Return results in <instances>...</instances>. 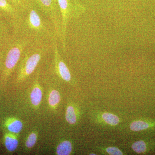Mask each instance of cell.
Returning a JSON list of instances; mask_svg holds the SVG:
<instances>
[{
    "mask_svg": "<svg viewBox=\"0 0 155 155\" xmlns=\"http://www.w3.org/2000/svg\"><path fill=\"white\" fill-rule=\"evenodd\" d=\"M14 31L15 36L31 42L53 43L57 37L51 22L40 10L31 5L22 12Z\"/></svg>",
    "mask_w": 155,
    "mask_h": 155,
    "instance_id": "cell-1",
    "label": "cell"
},
{
    "mask_svg": "<svg viewBox=\"0 0 155 155\" xmlns=\"http://www.w3.org/2000/svg\"><path fill=\"white\" fill-rule=\"evenodd\" d=\"M53 43L31 42L21 57L18 80H25L33 73L42 58L52 50Z\"/></svg>",
    "mask_w": 155,
    "mask_h": 155,
    "instance_id": "cell-2",
    "label": "cell"
},
{
    "mask_svg": "<svg viewBox=\"0 0 155 155\" xmlns=\"http://www.w3.org/2000/svg\"><path fill=\"white\" fill-rule=\"evenodd\" d=\"M14 39L7 49L5 64V72L7 75H9L16 67L24 50L31 42L19 36H15Z\"/></svg>",
    "mask_w": 155,
    "mask_h": 155,
    "instance_id": "cell-3",
    "label": "cell"
},
{
    "mask_svg": "<svg viewBox=\"0 0 155 155\" xmlns=\"http://www.w3.org/2000/svg\"><path fill=\"white\" fill-rule=\"evenodd\" d=\"M41 11L52 25L59 41L61 38V17L57 0H36Z\"/></svg>",
    "mask_w": 155,
    "mask_h": 155,
    "instance_id": "cell-4",
    "label": "cell"
},
{
    "mask_svg": "<svg viewBox=\"0 0 155 155\" xmlns=\"http://www.w3.org/2000/svg\"><path fill=\"white\" fill-rule=\"evenodd\" d=\"M61 17V42L64 52L66 51L67 26L70 19L82 13L83 9L72 5L69 0H57Z\"/></svg>",
    "mask_w": 155,
    "mask_h": 155,
    "instance_id": "cell-5",
    "label": "cell"
},
{
    "mask_svg": "<svg viewBox=\"0 0 155 155\" xmlns=\"http://www.w3.org/2000/svg\"><path fill=\"white\" fill-rule=\"evenodd\" d=\"M58 40V38L56 37L53 43L55 69L57 74L62 79L66 81H69L71 79V73L59 52Z\"/></svg>",
    "mask_w": 155,
    "mask_h": 155,
    "instance_id": "cell-6",
    "label": "cell"
},
{
    "mask_svg": "<svg viewBox=\"0 0 155 155\" xmlns=\"http://www.w3.org/2000/svg\"><path fill=\"white\" fill-rule=\"evenodd\" d=\"M39 72L37 73L34 85L30 95V100L34 107H38L41 102L42 98V92L38 83Z\"/></svg>",
    "mask_w": 155,
    "mask_h": 155,
    "instance_id": "cell-7",
    "label": "cell"
},
{
    "mask_svg": "<svg viewBox=\"0 0 155 155\" xmlns=\"http://www.w3.org/2000/svg\"><path fill=\"white\" fill-rule=\"evenodd\" d=\"M72 150V143L68 140H64L58 145L56 153L58 155H68Z\"/></svg>",
    "mask_w": 155,
    "mask_h": 155,
    "instance_id": "cell-8",
    "label": "cell"
},
{
    "mask_svg": "<svg viewBox=\"0 0 155 155\" xmlns=\"http://www.w3.org/2000/svg\"><path fill=\"white\" fill-rule=\"evenodd\" d=\"M132 150L138 154L145 153L149 150L150 146L143 140L136 141L131 146Z\"/></svg>",
    "mask_w": 155,
    "mask_h": 155,
    "instance_id": "cell-9",
    "label": "cell"
},
{
    "mask_svg": "<svg viewBox=\"0 0 155 155\" xmlns=\"http://www.w3.org/2000/svg\"><path fill=\"white\" fill-rule=\"evenodd\" d=\"M5 145L6 148L9 151H14L17 149L18 147V140L12 136L7 135L5 138Z\"/></svg>",
    "mask_w": 155,
    "mask_h": 155,
    "instance_id": "cell-10",
    "label": "cell"
},
{
    "mask_svg": "<svg viewBox=\"0 0 155 155\" xmlns=\"http://www.w3.org/2000/svg\"><path fill=\"white\" fill-rule=\"evenodd\" d=\"M61 101V95L58 91L53 90L50 93L48 97V103L52 108H55Z\"/></svg>",
    "mask_w": 155,
    "mask_h": 155,
    "instance_id": "cell-11",
    "label": "cell"
},
{
    "mask_svg": "<svg viewBox=\"0 0 155 155\" xmlns=\"http://www.w3.org/2000/svg\"><path fill=\"white\" fill-rule=\"evenodd\" d=\"M23 125L22 122L18 119H14L11 121L8 126L9 131L14 133H18L22 130Z\"/></svg>",
    "mask_w": 155,
    "mask_h": 155,
    "instance_id": "cell-12",
    "label": "cell"
},
{
    "mask_svg": "<svg viewBox=\"0 0 155 155\" xmlns=\"http://www.w3.org/2000/svg\"><path fill=\"white\" fill-rule=\"evenodd\" d=\"M66 120L69 124H75L77 121L75 110L73 107L69 106L67 107L66 113Z\"/></svg>",
    "mask_w": 155,
    "mask_h": 155,
    "instance_id": "cell-13",
    "label": "cell"
},
{
    "mask_svg": "<svg viewBox=\"0 0 155 155\" xmlns=\"http://www.w3.org/2000/svg\"><path fill=\"white\" fill-rule=\"evenodd\" d=\"M102 118L106 123L111 125H117L119 122L118 116L110 113H104L102 115Z\"/></svg>",
    "mask_w": 155,
    "mask_h": 155,
    "instance_id": "cell-14",
    "label": "cell"
},
{
    "mask_svg": "<svg viewBox=\"0 0 155 155\" xmlns=\"http://www.w3.org/2000/svg\"><path fill=\"white\" fill-rule=\"evenodd\" d=\"M37 134L35 132L31 133L25 142V146L28 149H31L36 143L37 140Z\"/></svg>",
    "mask_w": 155,
    "mask_h": 155,
    "instance_id": "cell-15",
    "label": "cell"
},
{
    "mask_svg": "<svg viewBox=\"0 0 155 155\" xmlns=\"http://www.w3.org/2000/svg\"><path fill=\"white\" fill-rule=\"evenodd\" d=\"M106 151L110 155H122L123 154L122 152L116 147H109L107 148Z\"/></svg>",
    "mask_w": 155,
    "mask_h": 155,
    "instance_id": "cell-16",
    "label": "cell"
},
{
    "mask_svg": "<svg viewBox=\"0 0 155 155\" xmlns=\"http://www.w3.org/2000/svg\"><path fill=\"white\" fill-rule=\"evenodd\" d=\"M72 1H73V3H74V5H75V7H77V8H78L83 9V8H82V7H81L79 5L77 4V0H72Z\"/></svg>",
    "mask_w": 155,
    "mask_h": 155,
    "instance_id": "cell-17",
    "label": "cell"
},
{
    "mask_svg": "<svg viewBox=\"0 0 155 155\" xmlns=\"http://www.w3.org/2000/svg\"><path fill=\"white\" fill-rule=\"evenodd\" d=\"M5 38V37H3L2 36H0V38Z\"/></svg>",
    "mask_w": 155,
    "mask_h": 155,
    "instance_id": "cell-18",
    "label": "cell"
},
{
    "mask_svg": "<svg viewBox=\"0 0 155 155\" xmlns=\"http://www.w3.org/2000/svg\"><path fill=\"white\" fill-rule=\"evenodd\" d=\"M90 155H96L95 154H91Z\"/></svg>",
    "mask_w": 155,
    "mask_h": 155,
    "instance_id": "cell-19",
    "label": "cell"
}]
</instances>
